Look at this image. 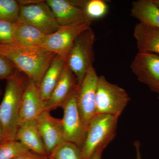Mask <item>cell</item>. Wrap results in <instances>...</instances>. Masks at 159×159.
I'll list each match as a JSON object with an SVG mask.
<instances>
[{
  "instance_id": "obj_13",
  "label": "cell",
  "mask_w": 159,
  "mask_h": 159,
  "mask_svg": "<svg viewBox=\"0 0 159 159\" xmlns=\"http://www.w3.org/2000/svg\"><path fill=\"white\" fill-rule=\"evenodd\" d=\"M90 25L61 26L57 31L48 35L43 48L66 58L74 41Z\"/></svg>"
},
{
  "instance_id": "obj_16",
  "label": "cell",
  "mask_w": 159,
  "mask_h": 159,
  "mask_svg": "<svg viewBox=\"0 0 159 159\" xmlns=\"http://www.w3.org/2000/svg\"><path fill=\"white\" fill-rule=\"evenodd\" d=\"M16 140L20 142L33 153L49 157L38 129L36 121L20 125Z\"/></svg>"
},
{
  "instance_id": "obj_30",
  "label": "cell",
  "mask_w": 159,
  "mask_h": 159,
  "mask_svg": "<svg viewBox=\"0 0 159 159\" xmlns=\"http://www.w3.org/2000/svg\"><path fill=\"white\" fill-rule=\"evenodd\" d=\"M152 1L159 9V0H152Z\"/></svg>"
},
{
  "instance_id": "obj_8",
  "label": "cell",
  "mask_w": 159,
  "mask_h": 159,
  "mask_svg": "<svg viewBox=\"0 0 159 159\" xmlns=\"http://www.w3.org/2000/svg\"><path fill=\"white\" fill-rule=\"evenodd\" d=\"M99 76L93 66L89 68L78 87L77 103L86 128L97 115L96 94Z\"/></svg>"
},
{
  "instance_id": "obj_3",
  "label": "cell",
  "mask_w": 159,
  "mask_h": 159,
  "mask_svg": "<svg viewBox=\"0 0 159 159\" xmlns=\"http://www.w3.org/2000/svg\"><path fill=\"white\" fill-rule=\"evenodd\" d=\"M95 34L91 27L75 39L66 57V65L77 80L78 87L94 60Z\"/></svg>"
},
{
  "instance_id": "obj_4",
  "label": "cell",
  "mask_w": 159,
  "mask_h": 159,
  "mask_svg": "<svg viewBox=\"0 0 159 159\" xmlns=\"http://www.w3.org/2000/svg\"><path fill=\"white\" fill-rule=\"evenodd\" d=\"M118 118L109 115H97L92 119L80 147L84 159H89L99 145H108L113 140Z\"/></svg>"
},
{
  "instance_id": "obj_23",
  "label": "cell",
  "mask_w": 159,
  "mask_h": 159,
  "mask_svg": "<svg viewBox=\"0 0 159 159\" xmlns=\"http://www.w3.org/2000/svg\"><path fill=\"white\" fill-rule=\"evenodd\" d=\"M86 14L92 20L104 17L107 14L108 7L102 0L86 1L84 7Z\"/></svg>"
},
{
  "instance_id": "obj_2",
  "label": "cell",
  "mask_w": 159,
  "mask_h": 159,
  "mask_svg": "<svg viewBox=\"0 0 159 159\" xmlns=\"http://www.w3.org/2000/svg\"><path fill=\"white\" fill-rule=\"evenodd\" d=\"M18 71L6 80L5 93L0 104V123L3 132L1 142L16 140L19 126L21 102L27 80Z\"/></svg>"
},
{
  "instance_id": "obj_28",
  "label": "cell",
  "mask_w": 159,
  "mask_h": 159,
  "mask_svg": "<svg viewBox=\"0 0 159 159\" xmlns=\"http://www.w3.org/2000/svg\"><path fill=\"white\" fill-rule=\"evenodd\" d=\"M137 152V159H142L140 152V143L139 141H136L134 143Z\"/></svg>"
},
{
  "instance_id": "obj_24",
  "label": "cell",
  "mask_w": 159,
  "mask_h": 159,
  "mask_svg": "<svg viewBox=\"0 0 159 159\" xmlns=\"http://www.w3.org/2000/svg\"><path fill=\"white\" fill-rule=\"evenodd\" d=\"M16 23L0 20V44H9L16 41Z\"/></svg>"
},
{
  "instance_id": "obj_20",
  "label": "cell",
  "mask_w": 159,
  "mask_h": 159,
  "mask_svg": "<svg viewBox=\"0 0 159 159\" xmlns=\"http://www.w3.org/2000/svg\"><path fill=\"white\" fill-rule=\"evenodd\" d=\"M31 152L16 140L0 142V159H13Z\"/></svg>"
},
{
  "instance_id": "obj_32",
  "label": "cell",
  "mask_w": 159,
  "mask_h": 159,
  "mask_svg": "<svg viewBox=\"0 0 159 159\" xmlns=\"http://www.w3.org/2000/svg\"><path fill=\"white\" fill-rule=\"evenodd\" d=\"M49 159H55L53 157H49Z\"/></svg>"
},
{
  "instance_id": "obj_1",
  "label": "cell",
  "mask_w": 159,
  "mask_h": 159,
  "mask_svg": "<svg viewBox=\"0 0 159 159\" xmlns=\"http://www.w3.org/2000/svg\"><path fill=\"white\" fill-rule=\"evenodd\" d=\"M0 54L11 61L18 70L38 85L57 55L43 47H32L16 43L0 44Z\"/></svg>"
},
{
  "instance_id": "obj_6",
  "label": "cell",
  "mask_w": 159,
  "mask_h": 159,
  "mask_svg": "<svg viewBox=\"0 0 159 159\" xmlns=\"http://www.w3.org/2000/svg\"><path fill=\"white\" fill-rule=\"evenodd\" d=\"M17 22L37 28L49 35L60 28L54 13L46 1H37L27 5H20Z\"/></svg>"
},
{
  "instance_id": "obj_9",
  "label": "cell",
  "mask_w": 159,
  "mask_h": 159,
  "mask_svg": "<svg viewBox=\"0 0 159 159\" xmlns=\"http://www.w3.org/2000/svg\"><path fill=\"white\" fill-rule=\"evenodd\" d=\"M85 1L48 0L46 2L61 26L91 25L93 20L89 18L84 9Z\"/></svg>"
},
{
  "instance_id": "obj_31",
  "label": "cell",
  "mask_w": 159,
  "mask_h": 159,
  "mask_svg": "<svg viewBox=\"0 0 159 159\" xmlns=\"http://www.w3.org/2000/svg\"><path fill=\"white\" fill-rule=\"evenodd\" d=\"M2 89H1V87H0V96L2 95Z\"/></svg>"
},
{
  "instance_id": "obj_19",
  "label": "cell",
  "mask_w": 159,
  "mask_h": 159,
  "mask_svg": "<svg viewBox=\"0 0 159 159\" xmlns=\"http://www.w3.org/2000/svg\"><path fill=\"white\" fill-rule=\"evenodd\" d=\"M47 36V34L33 26L16 23V43L32 47H43Z\"/></svg>"
},
{
  "instance_id": "obj_14",
  "label": "cell",
  "mask_w": 159,
  "mask_h": 159,
  "mask_svg": "<svg viewBox=\"0 0 159 159\" xmlns=\"http://www.w3.org/2000/svg\"><path fill=\"white\" fill-rule=\"evenodd\" d=\"M78 89L77 78L66 65L59 82L45 102L46 111L50 112L58 107H62Z\"/></svg>"
},
{
  "instance_id": "obj_12",
  "label": "cell",
  "mask_w": 159,
  "mask_h": 159,
  "mask_svg": "<svg viewBox=\"0 0 159 159\" xmlns=\"http://www.w3.org/2000/svg\"><path fill=\"white\" fill-rule=\"evenodd\" d=\"M45 111V102L41 96L38 84L28 78L21 102L19 125L36 121Z\"/></svg>"
},
{
  "instance_id": "obj_27",
  "label": "cell",
  "mask_w": 159,
  "mask_h": 159,
  "mask_svg": "<svg viewBox=\"0 0 159 159\" xmlns=\"http://www.w3.org/2000/svg\"><path fill=\"white\" fill-rule=\"evenodd\" d=\"M13 159H49V157H48L38 155L33 152H31L30 153L18 157Z\"/></svg>"
},
{
  "instance_id": "obj_15",
  "label": "cell",
  "mask_w": 159,
  "mask_h": 159,
  "mask_svg": "<svg viewBox=\"0 0 159 159\" xmlns=\"http://www.w3.org/2000/svg\"><path fill=\"white\" fill-rule=\"evenodd\" d=\"M134 36L138 52L159 55V29L139 22L135 26Z\"/></svg>"
},
{
  "instance_id": "obj_7",
  "label": "cell",
  "mask_w": 159,
  "mask_h": 159,
  "mask_svg": "<svg viewBox=\"0 0 159 159\" xmlns=\"http://www.w3.org/2000/svg\"><path fill=\"white\" fill-rule=\"evenodd\" d=\"M78 89L72 94L62 107L63 116L61 121L65 141L74 143L80 148L85 138L87 129L77 105Z\"/></svg>"
},
{
  "instance_id": "obj_17",
  "label": "cell",
  "mask_w": 159,
  "mask_h": 159,
  "mask_svg": "<svg viewBox=\"0 0 159 159\" xmlns=\"http://www.w3.org/2000/svg\"><path fill=\"white\" fill-rule=\"evenodd\" d=\"M66 66V58L56 55L39 85L41 96L45 102L48 99L59 82Z\"/></svg>"
},
{
  "instance_id": "obj_11",
  "label": "cell",
  "mask_w": 159,
  "mask_h": 159,
  "mask_svg": "<svg viewBox=\"0 0 159 159\" xmlns=\"http://www.w3.org/2000/svg\"><path fill=\"white\" fill-rule=\"evenodd\" d=\"M36 125L48 157L65 142L61 119L52 116L45 111L36 120Z\"/></svg>"
},
{
  "instance_id": "obj_25",
  "label": "cell",
  "mask_w": 159,
  "mask_h": 159,
  "mask_svg": "<svg viewBox=\"0 0 159 159\" xmlns=\"http://www.w3.org/2000/svg\"><path fill=\"white\" fill-rule=\"evenodd\" d=\"M18 70L8 58L0 54V79L11 78Z\"/></svg>"
},
{
  "instance_id": "obj_33",
  "label": "cell",
  "mask_w": 159,
  "mask_h": 159,
  "mask_svg": "<svg viewBox=\"0 0 159 159\" xmlns=\"http://www.w3.org/2000/svg\"><path fill=\"white\" fill-rule=\"evenodd\" d=\"M158 99L159 100V92L158 93Z\"/></svg>"
},
{
  "instance_id": "obj_22",
  "label": "cell",
  "mask_w": 159,
  "mask_h": 159,
  "mask_svg": "<svg viewBox=\"0 0 159 159\" xmlns=\"http://www.w3.org/2000/svg\"><path fill=\"white\" fill-rule=\"evenodd\" d=\"M49 157L55 159H84L80 147L68 142H64Z\"/></svg>"
},
{
  "instance_id": "obj_18",
  "label": "cell",
  "mask_w": 159,
  "mask_h": 159,
  "mask_svg": "<svg viewBox=\"0 0 159 159\" xmlns=\"http://www.w3.org/2000/svg\"><path fill=\"white\" fill-rule=\"evenodd\" d=\"M130 14L139 22L159 29V9L152 0H138L132 4Z\"/></svg>"
},
{
  "instance_id": "obj_26",
  "label": "cell",
  "mask_w": 159,
  "mask_h": 159,
  "mask_svg": "<svg viewBox=\"0 0 159 159\" xmlns=\"http://www.w3.org/2000/svg\"><path fill=\"white\" fill-rule=\"evenodd\" d=\"M107 145L106 144L99 145L89 159H102V152Z\"/></svg>"
},
{
  "instance_id": "obj_5",
  "label": "cell",
  "mask_w": 159,
  "mask_h": 159,
  "mask_svg": "<svg viewBox=\"0 0 159 159\" xmlns=\"http://www.w3.org/2000/svg\"><path fill=\"white\" fill-rule=\"evenodd\" d=\"M130 98L124 89L99 76L96 94L97 115H109L119 118Z\"/></svg>"
},
{
  "instance_id": "obj_21",
  "label": "cell",
  "mask_w": 159,
  "mask_h": 159,
  "mask_svg": "<svg viewBox=\"0 0 159 159\" xmlns=\"http://www.w3.org/2000/svg\"><path fill=\"white\" fill-rule=\"evenodd\" d=\"M20 6L18 1L0 0V20L15 23L19 18Z\"/></svg>"
},
{
  "instance_id": "obj_29",
  "label": "cell",
  "mask_w": 159,
  "mask_h": 159,
  "mask_svg": "<svg viewBox=\"0 0 159 159\" xmlns=\"http://www.w3.org/2000/svg\"><path fill=\"white\" fill-rule=\"evenodd\" d=\"M3 135V129L2 125L0 123V142L2 140Z\"/></svg>"
},
{
  "instance_id": "obj_10",
  "label": "cell",
  "mask_w": 159,
  "mask_h": 159,
  "mask_svg": "<svg viewBox=\"0 0 159 159\" xmlns=\"http://www.w3.org/2000/svg\"><path fill=\"white\" fill-rule=\"evenodd\" d=\"M131 70L140 82L155 93L159 92V55L139 53L130 65Z\"/></svg>"
}]
</instances>
